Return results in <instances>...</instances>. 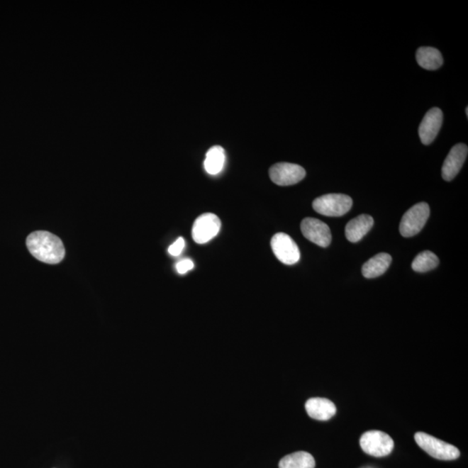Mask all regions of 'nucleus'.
I'll list each match as a JSON object with an SVG mask.
<instances>
[{
    "mask_svg": "<svg viewBox=\"0 0 468 468\" xmlns=\"http://www.w3.org/2000/svg\"><path fill=\"white\" fill-rule=\"evenodd\" d=\"M26 245L31 255L46 264L60 263L65 255V245L62 240L49 232L30 233L27 238Z\"/></svg>",
    "mask_w": 468,
    "mask_h": 468,
    "instance_id": "obj_1",
    "label": "nucleus"
},
{
    "mask_svg": "<svg viewBox=\"0 0 468 468\" xmlns=\"http://www.w3.org/2000/svg\"><path fill=\"white\" fill-rule=\"evenodd\" d=\"M352 199L342 194H330L316 199L312 203L316 212L328 217L345 216L352 208Z\"/></svg>",
    "mask_w": 468,
    "mask_h": 468,
    "instance_id": "obj_2",
    "label": "nucleus"
},
{
    "mask_svg": "<svg viewBox=\"0 0 468 468\" xmlns=\"http://www.w3.org/2000/svg\"><path fill=\"white\" fill-rule=\"evenodd\" d=\"M415 440L418 446L433 458L442 460H452L459 457V450L457 447L450 443L442 442L435 437L425 434V433H416Z\"/></svg>",
    "mask_w": 468,
    "mask_h": 468,
    "instance_id": "obj_3",
    "label": "nucleus"
},
{
    "mask_svg": "<svg viewBox=\"0 0 468 468\" xmlns=\"http://www.w3.org/2000/svg\"><path fill=\"white\" fill-rule=\"evenodd\" d=\"M430 216V208L426 202L413 206L405 213L400 223V233L405 238L418 234L424 228Z\"/></svg>",
    "mask_w": 468,
    "mask_h": 468,
    "instance_id": "obj_4",
    "label": "nucleus"
},
{
    "mask_svg": "<svg viewBox=\"0 0 468 468\" xmlns=\"http://www.w3.org/2000/svg\"><path fill=\"white\" fill-rule=\"evenodd\" d=\"M360 446L367 455L373 457H384L395 447L394 440L389 435L379 430H370L361 436Z\"/></svg>",
    "mask_w": 468,
    "mask_h": 468,
    "instance_id": "obj_5",
    "label": "nucleus"
},
{
    "mask_svg": "<svg viewBox=\"0 0 468 468\" xmlns=\"http://www.w3.org/2000/svg\"><path fill=\"white\" fill-rule=\"evenodd\" d=\"M271 245L277 259L284 264L291 265L298 263L300 260V251L298 245L286 233H276L272 237Z\"/></svg>",
    "mask_w": 468,
    "mask_h": 468,
    "instance_id": "obj_6",
    "label": "nucleus"
},
{
    "mask_svg": "<svg viewBox=\"0 0 468 468\" xmlns=\"http://www.w3.org/2000/svg\"><path fill=\"white\" fill-rule=\"evenodd\" d=\"M270 178L279 186H291L301 182L306 177V172L298 164L279 162L273 165L269 170Z\"/></svg>",
    "mask_w": 468,
    "mask_h": 468,
    "instance_id": "obj_7",
    "label": "nucleus"
},
{
    "mask_svg": "<svg viewBox=\"0 0 468 468\" xmlns=\"http://www.w3.org/2000/svg\"><path fill=\"white\" fill-rule=\"evenodd\" d=\"M221 222L216 214H202L194 221L192 228L193 240L197 244H205L213 239L220 232Z\"/></svg>",
    "mask_w": 468,
    "mask_h": 468,
    "instance_id": "obj_8",
    "label": "nucleus"
},
{
    "mask_svg": "<svg viewBox=\"0 0 468 468\" xmlns=\"http://www.w3.org/2000/svg\"><path fill=\"white\" fill-rule=\"evenodd\" d=\"M301 231L308 240L321 247H329L331 239H333L329 226L318 218H303L301 223Z\"/></svg>",
    "mask_w": 468,
    "mask_h": 468,
    "instance_id": "obj_9",
    "label": "nucleus"
},
{
    "mask_svg": "<svg viewBox=\"0 0 468 468\" xmlns=\"http://www.w3.org/2000/svg\"><path fill=\"white\" fill-rule=\"evenodd\" d=\"M443 113L439 108H433L425 115L419 127V136L424 145H429L436 138L442 128Z\"/></svg>",
    "mask_w": 468,
    "mask_h": 468,
    "instance_id": "obj_10",
    "label": "nucleus"
},
{
    "mask_svg": "<svg viewBox=\"0 0 468 468\" xmlns=\"http://www.w3.org/2000/svg\"><path fill=\"white\" fill-rule=\"evenodd\" d=\"M468 154L466 144L459 143L452 147L442 166V178L445 181L451 182L459 174L465 162Z\"/></svg>",
    "mask_w": 468,
    "mask_h": 468,
    "instance_id": "obj_11",
    "label": "nucleus"
},
{
    "mask_svg": "<svg viewBox=\"0 0 468 468\" xmlns=\"http://www.w3.org/2000/svg\"><path fill=\"white\" fill-rule=\"evenodd\" d=\"M306 411L312 419L328 420L335 415L337 408L333 401L325 398H311L306 403Z\"/></svg>",
    "mask_w": 468,
    "mask_h": 468,
    "instance_id": "obj_12",
    "label": "nucleus"
},
{
    "mask_svg": "<svg viewBox=\"0 0 468 468\" xmlns=\"http://www.w3.org/2000/svg\"><path fill=\"white\" fill-rule=\"evenodd\" d=\"M374 225L373 218L368 214H362L351 220L345 228L347 240L352 243L360 241Z\"/></svg>",
    "mask_w": 468,
    "mask_h": 468,
    "instance_id": "obj_13",
    "label": "nucleus"
},
{
    "mask_svg": "<svg viewBox=\"0 0 468 468\" xmlns=\"http://www.w3.org/2000/svg\"><path fill=\"white\" fill-rule=\"evenodd\" d=\"M391 261L392 257L388 253H378L362 265V275L366 279L377 278L387 272Z\"/></svg>",
    "mask_w": 468,
    "mask_h": 468,
    "instance_id": "obj_14",
    "label": "nucleus"
},
{
    "mask_svg": "<svg viewBox=\"0 0 468 468\" xmlns=\"http://www.w3.org/2000/svg\"><path fill=\"white\" fill-rule=\"evenodd\" d=\"M416 60L421 68L428 70H435L443 65L442 54L433 47H420L416 52Z\"/></svg>",
    "mask_w": 468,
    "mask_h": 468,
    "instance_id": "obj_15",
    "label": "nucleus"
},
{
    "mask_svg": "<svg viewBox=\"0 0 468 468\" xmlns=\"http://www.w3.org/2000/svg\"><path fill=\"white\" fill-rule=\"evenodd\" d=\"M315 459L309 452L300 451L284 456L279 462V468H314Z\"/></svg>",
    "mask_w": 468,
    "mask_h": 468,
    "instance_id": "obj_16",
    "label": "nucleus"
},
{
    "mask_svg": "<svg viewBox=\"0 0 468 468\" xmlns=\"http://www.w3.org/2000/svg\"><path fill=\"white\" fill-rule=\"evenodd\" d=\"M225 162L224 148L221 146H214L211 147L206 155L205 169L209 174H218L223 169Z\"/></svg>",
    "mask_w": 468,
    "mask_h": 468,
    "instance_id": "obj_17",
    "label": "nucleus"
},
{
    "mask_svg": "<svg viewBox=\"0 0 468 468\" xmlns=\"http://www.w3.org/2000/svg\"><path fill=\"white\" fill-rule=\"evenodd\" d=\"M439 264V257L434 252L425 251L419 253L412 262V269L416 272H427Z\"/></svg>",
    "mask_w": 468,
    "mask_h": 468,
    "instance_id": "obj_18",
    "label": "nucleus"
},
{
    "mask_svg": "<svg viewBox=\"0 0 468 468\" xmlns=\"http://www.w3.org/2000/svg\"><path fill=\"white\" fill-rule=\"evenodd\" d=\"M185 247V240L183 238H179L173 245H171L169 248V252L171 255L179 256Z\"/></svg>",
    "mask_w": 468,
    "mask_h": 468,
    "instance_id": "obj_19",
    "label": "nucleus"
},
{
    "mask_svg": "<svg viewBox=\"0 0 468 468\" xmlns=\"http://www.w3.org/2000/svg\"><path fill=\"white\" fill-rule=\"evenodd\" d=\"M194 264L191 260H183L177 264V270L179 274H185L187 272L192 270Z\"/></svg>",
    "mask_w": 468,
    "mask_h": 468,
    "instance_id": "obj_20",
    "label": "nucleus"
},
{
    "mask_svg": "<svg viewBox=\"0 0 468 468\" xmlns=\"http://www.w3.org/2000/svg\"><path fill=\"white\" fill-rule=\"evenodd\" d=\"M466 115L468 116V107L466 108Z\"/></svg>",
    "mask_w": 468,
    "mask_h": 468,
    "instance_id": "obj_21",
    "label": "nucleus"
}]
</instances>
